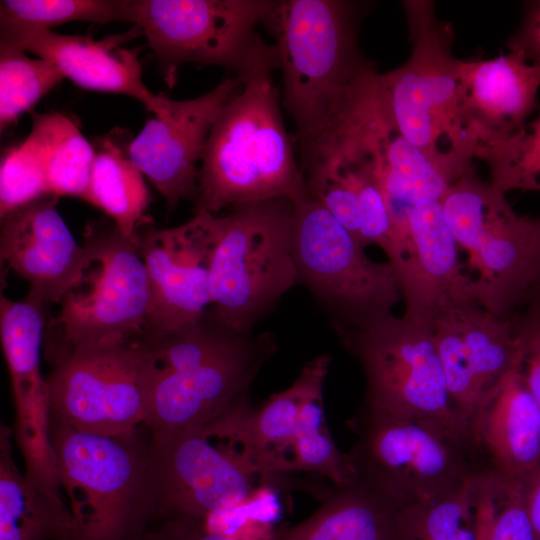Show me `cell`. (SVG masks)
Instances as JSON below:
<instances>
[{"instance_id": "cell-1", "label": "cell", "mask_w": 540, "mask_h": 540, "mask_svg": "<svg viewBox=\"0 0 540 540\" xmlns=\"http://www.w3.org/2000/svg\"><path fill=\"white\" fill-rule=\"evenodd\" d=\"M275 49L245 75L240 91L214 124L198 173L194 214L220 211L275 198L308 194L281 111V93L272 73Z\"/></svg>"}, {"instance_id": "cell-2", "label": "cell", "mask_w": 540, "mask_h": 540, "mask_svg": "<svg viewBox=\"0 0 540 540\" xmlns=\"http://www.w3.org/2000/svg\"><path fill=\"white\" fill-rule=\"evenodd\" d=\"M143 336L149 361L145 426L152 436L200 428L250 403V387L276 350L271 334L234 333L209 312L179 330Z\"/></svg>"}, {"instance_id": "cell-3", "label": "cell", "mask_w": 540, "mask_h": 540, "mask_svg": "<svg viewBox=\"0 0 540 540\" xmlns=\"http://www.w3.org/2000/svg\"><path fill=\"white\" fill-rule=\"evenodd\" d=\"M364 4L347 0H280L264 26L275 39L282 105L294 141L322 130L376 68L358 48Z\"/></svg>"}, {"instance_id": "cell-4", "label": "cell", "mask_w": 540, "mask_h": 540, "mask_svg": "<svg viewBox=\"0 0 540 540\" xmlns=\"http://www.w3.org/2000/svg\"><path fill=\"white\" fill-rule=\"evenodd\" d=\"M250 403L200 428L150 437L147 475L152 523L205 522L239 507L257 483L274 485L245 435Z\"/></svg>"}, {"instance_id": "cell-5", "label": "cell", "mask_w": 540, "mask_h": 540, "mask_svg": "<svg viewBox=\"0 0 540 540\" xmlns=\"http://www.w3.org/2000/svg\"><path fill=\"white\" fill-rule=\"evenodd\" d=\"M145 425L102 435L49 422L56 476L69 499L73 540H143L152 522Z\"/></svg>"}, {"instance_id": "cell-6", "label": "cell", "mask_w": 540, "mask_h": 540, "mask_svg": "<svg viewBox=\"0 0 540 540\" xmlns=\"http://www.w3.org/2000/svg\"><path fill=\"white\" fill-rule=\"evenodd\" d=\"M349 426L356 435L345 453L351 482L401 509L434 502L469 477L490 472L470 430L395 417L362 405Z\"/></svg>"}, {"instance_id": "cell-7", "label": "cell", "mask_w": 540, "mask_h": 540, "mask_svg": "<svg viewBox=\"0 0 540 540\" xmlns=\"http://www.w3.org/2000/svg\"><path fill=\"white\" fill-rule=\"evenodd\" d=\"M412 51L400 67L376 78L379 103L393 127L433 159L467 172L474 144L459 115L458 59L453 32L431 1H404Z\"/></svg>"}, {"instance_id": "cell-8", "label": "cell", "mask_w": 540, "mask_h": 540, "mask_svg": "<svg viewBox=\"0 0 540 540\" xmlns=\"http://www.w3.org/2000/svg\"><path fill=\"white\" fill-rule=\"evenodd\" d=\"M293 201L241 204L225 215L210 268L209 315L237 334L253 326L299 284L293 244Z\"/></svg>"}, {"instance_id": "cell-9", "label": "cell", "mask_w": 540, "mask_h": 540, "mask_svg": "<svg viewBox=\"0 0 540 540\" xmlns=\"http://www.w3.org/2000/svg\"><path fill=\"white\" fill-rule=\"evenodd\" d=\"M442 207L458 247L467 252L476 302L498 317H513L540 274V217L517 214L505 193L473 170L451 186Z\"/></svg>"}, {"instance_id": "cell-10", "label": "cell", "mask_w": 540, "mask_h": 540, "mask_svg": "<svg viewBox=\"0 0 540 540\" xmlns=\"http://www.w3.org/2000/svg\"><path fill=\"white\" fill-rule=\"evenodd\" d=\"M83 248L77 282L46 319L43 344L53 364L76 347L145 332L150 289L138 239L91 224Z\"/></svg>"}, {"instance_id": "cell-11", "label": "cell", "mask_w": 540, "mask_h": 540, "mask_svg": "<svg viewBox=\"0 0 540 540\" xmlns=\"http://www.w3.org/2000/svg\"><path fill=\"white\" fill-rule=\"evenodd\" d=\"M293 244L299 282L333 319L338 332L365 329L403 301L391 262H376L309 193L294 200Z\"/></svg>"}, {"instance_id": "cell-12", "label": "cell", "mask_w": 540, "mask_h": 540, "mask_svg": "<svg viewBox=\"0 0 540 540\" xmlns=\"http://www.w3.org/2000/svg\"><path fill=\"white\" fill-rule=\"evenodd\" d=\"M276 0H126L127 18L145 35L169 86L185 63L245 75L275 46L256 32Z\"/></svg>"}, {"instance_id": "cell-13", "label": "cell", "mask_w": 540, "mask_h": 540, "mask_svg": "<svg viewBox=\"0 0 540 540\" xmlns=\"http://www.w3.org/2000/svg\"><path fill=\"white\" fill-rule=\"evenodd\" d=\"M338 335L364 371L362 406L470 430L450 398L431 321L392 314L368 328Z\"/></svg>"}, {"instance_id": "cell-14", "label": "cell", "mask_w": 540, "mask_h": 540, "mask_svg": "<svg viewBox=\"0 0 540 540\" xmlns=\"http://www.w3.org/2000/svg\"><path fill=\"white\" fill-rule=\"evenodd\" d=\"M49 422L119 435L145 425L149 361L144 336L72 349L45 378Z\"/></svg>"}, {"instance_id": "cell-15", "label": "cell", "mask_w": 540, "mask_h": 540, "mask_svg": "<svg viewBox=\"0 0 540 540\" xmlns=\"http://www.w3.org/2000/svg\"><path fill=\"white\" fill-rule=\"evenodd\" d=\"M308 193L363 246L391 258L393 231L374 158L349 106L313 136L294 141Z\"/></svg>"}, {"instance_id": "cell-16", "label": "cell", "mask_w": 540, "mask_h": 540, "mask_svg": "<svg viewBox=\"0 0 540 540\" xmlns=\"http://www.w3.org/2000/svg\"><path fill=\"white\" fill-rule=\"evenodd\" d=\"M225 215L199 212L176 227L150 225L138 234V251L150 289L146 334L179 330L200 321L211 305L210 268Z\"/></svg>"}, {"instance_id": "cell-17", "label": "cell", "mask_w": 540, "mask_h": 540, "mask_svg": "<svg viewBox=\"0 0 540 540\" xmlns=\"http://www.w3.org/2000/svg\"><path fill=\"white\" fill-rule=\"evenodd\" d=\"M242 86L238 76L226 77L199 97L169 99L165 113L147 121L129 143L130 160L162 194L169 211L184 199L194 200L210 132Z\"/></svg>"}, {"instance_id": "cell-18", "label": "cell", "mask_w": 540, "mask_h": 540, "mask_svg": "<svg viewBox=\"0 0 540 540\" xmlns=\"http://www.w3.org/2000/svg\"><path fill=\"white\" fill-rule=\"evenodd\" d=\"M513 317L467 301L444 307L432 320L450 398L468 424L517 361Z\"/></svg>"}, {"instance_id": "cell-19", "label": "cell", "mask_w": 540, "mask_h": 540, "mask_svg": "<svg viewBox=\"0 0 540 540\" xmlns=\"http://www.w3.org/2000/svg\"><path fill=\"white\" fill-rule=\"evenodd\" d=\"M46 312L42 304L28 296L12 301L1 294V343L11 377L14 435L24 458V474L59 488L49 436L46 382L40 370Z\"/></svg>"}, {"instance_id": "cell-20", "label": "cell", "mask_w": 540, "mask_h": 540, "mask_svg": "<svg viewBox=\"0 0 540 540\" xmlns=\"http://www.w3.org/2000/svg\"><path fill=\"white\" fill-rule=\"evenodd\" d=\"M458 249L442 202H426L410 210L389 260L400 281L405 315L432 322L446 306L476 302Z\"/></svg>"}, {"instance_id": "cell-21", "label": "cell", "mask_w": 540, "mask_h": 540, "mask_svg": "<svg viewBox=\"0 0 540 540\" xmlns=\"http://www.w3.org/2000/svg\"><path fill=\"white\" fill-rule=\"evenodd\" d=\"M375 81L376 76L356 95L351 115L374 158L394 241L413 207L442 202L451 186L470 171L439 162L407 141L386 117Z\"/></svg>"}, {"instance_id": "cell-22", "label": "cell", "mask_w": 540, "mask_h": 540, "mask_svg": "<svg viewBox=\"0 0 540 540\" xmlns=\"http://www.w3.org/2000/svg\"><path fill=\"white\" fill-rule=\"evenodd\" d=\"M0 35V46L21 49L49 60L64 77L80 87L133 97L156 117L166 111L169 98L155 95L146 87L137 54L120 46L142 35L137 26L101 40L59 34L51 29L1 28Z\"/></svg>"}, {"instance_id": "cell-23", "label": "cell", "mask_w": 540, "mask_h": 540, "mask_svg": "<svg viewBox=\"0 0 540 540\" xmlns=\"http://www.w3.org/2000/svg\"><path fill=\"white\" fill-rule=\"evenodd\" d=\"M57 202L54 195L44 196L1 218V260L29 282L28 297L46 311L77 282L84 258Z\"/></svg>"}, {"instance_id": "cell-24", "label": "cell", "mask_w": 540, "mask_h": 540, "mask_svg": "<svg viewBox=\"0 0 540 540\" xmlns=\"http://www.w3.org/2000/svg\"><path fill=\"white\" fill-rule=\"evenodd\" d=\"M459 115L476 148L523 125L537 103L540 68L516 51L457 61ZM474 148V150H475Z\"/></svg>"}, {"instance_id": "cell-25", "label": "cell", "mask_w": 540, "mask_h": 540, "mask_svg": "<svg viewBox=\"0 0 540 540\" xmlns=\"http://www.w3.org/2000/svg\"><path fill=\"white\" fill-rule=\"evenodd\" d=\"M469 428L490 472L522 480L540 464V409L523 383L518 357Z\"/></svg>"}, {"instance_id": "cell-26", "label": "cell", "mask_w": 540, "mask_h": 540, "mask_svg": "<svg viewBox=\"0 0 540 540\" xmlns=\"http://www.w3.org/2000/svg\"><path fill=\"white\" fill-rule=\"evenodd\" d=\"M331 358L322 354L307 362L295 381L253 409L245 422V435L254 458L274 485L291 474L296 443L309 426L308 402L324 387Z\"/></svg>"}, {"instance_id": "cell-27", "label": "cell", "mask_w": 540, "mask_h": 540, "mask_svg": "<svg viewBox=\"0 0 540 540\" xmlns=\"http://www.w3.org/2000/svg\"><path fill=\"white\" fill-rule=\"evenodd\" d=\"M13 435L0 425V540H73V517L60 489L19 471Z\"/></svg>"}, {"instance_id": "cell-28", "label": "cell", "mask_w": 540, "mask_h": 540, "mask_svg": "<svg viewBox=\"0 0 540 540\" xmlns=\"http://www.w3.org/2000/svg\"><path fill=\"white\" fill-rule=\"evenodd\" d=\"M401 508L352 481L333 486L308 518L277 530L269 540H401Z\"/></svg>"}, {"instance_id": "cell-29", "label": "cell", "mask_w": 540, "mask_h": 540, "mask_svg": "<svg viewBox=\"0 0 540 540\" xmlns=\"http://www.w3.org/2000/svg\"><path fill=\"white\" fill-rule=\"evenodd\" d=\"M112 132L97 141L88 187L82 199L108 214L128 239L137 240L139 229L151 222L145 215L150 202L142 172L133 164Z\"/></svg>"}, {"instance_id": "cell-30", "label": "cell", "mask_w": 540, "mask_h": 540, "mask_svg": "<svg viewBox=\"0 0 540 540\" xmlns=\"http://www.w3.org/2000/svg\"><path fill=\"white\" fill-rule=\"evenodd\" d=\"M29 135L39 148L51 195L82 198L95 150L78 125L62 113L35 114Z\"/></svg>"}, {"instance_id": "cell-31", "label": "cell", "mask_w": 540, "mask_h": 540, "mask_svg": "<svg viewBox=\"0 0 540 540\" xmlns=\"http://www.w3.org/2000/svg\"><path fill=\"white\" fill-rule=\"evenodd\" d=\"M476 474L442 498L403 508L401 540H482L481 477Z\"/></svg>"}, {"instance_id": "cell-32", "label": "cell", "mask_w": 540, "mask_h": 540, "mask_svg": "<svg viewBox=\"0 0 540 540\" xmlns=\"http://www.w3.org/2000/svg\"><path fill=\"white\" fill-rule=\"evenodd\" d=\"M474 157L487 164L500 191H540V112L506 137L477 145Z\"/></svg>"}, {"instance_id": "cell-33", "label": "cell", "mask_w": 540, "mask_h": 540, "mask_svg": "<svg viewBox=\"0 0 540 540\" xmlns=\"http://www.w3.org/2000/svg\"><path fill=\"white\" fill-rule=\"evenodd\" d=\"M0 124H13L65 77L47 59L30 58L25 51L0 46Z\"/></svg>"}, {"instance_id": "cell-34", "label": "cell", "mask_w": 540, "mask_h": 540, "mask_svg": "<svg viewBox=\"0 0 540 540\" xmlns=\"http://www.w3.org/2000/svg\"><path fill=\"white\" fill-rule=\"evenodd\" d=\"M126 18V0L0 1L1 28L50 29L73 21L105 24Z\"/></svg>"}, {"instance_id": "cell-35", "label": "cell", "mask_w": 540, "mask_h": 540, "mask_svg": "<svg viewBox=\"0 0 540 540\" xmlns=\"http://www.w3.org/2000/svg\"><path fill=\"white\" fill-rule=\"evenodd\" d=\"M482 540H537L521 480L496 473L481 477Z\"/></svg>"}, {"instance_id": "cell-36", "label": "cell", "mask_w": 540, "mask_h": 540, "mask_svg": "<svg viewBox=\"0 0 540 540\" xmlns=\"http://www.w3.org/2000/svg\"><path fill=\"white\" fill-rule=\"evenodd\" d=\"M51 195L39 148L29 135L9 149L0 169V215Z\"/></svg>"}, {"instance_id": "cell-37", "label": "cell", "mask_w": 540, "mask_h": 540, "mask_svg": "<svg viewBox=\"0 0 540 540\" xmlns=\"http://www.w3.org/2000/svg\"><path fill=\"white\" fill-rule=\"evenodd\" d=\"M518 344V369L528 392L540 409V295L513 317Z\"/></svg>"}, {"instance_id": "cell-38", "label": "cell", "mask_w": 540, "mask_h": 540, "mask_svg": "<svg viewBox=\"0 0 540 540\" xmlns=\"http://www.w3.org/2000/svg\"><path fill=\"white\" fill-rule=\"evenodd\" d=\"M143 540H239L210 530L204 522L190 519H167L152 523Z\"/></svg>"}, {"instance_id": "cell-39", "label": "cell", "mask_w": 540, "mask_h": 540, "mask_svg": "<svg viewBox=\"0 0 540 540\" xmlns=\"http://www.w3.org/2000/svg\"><path fill=\"white\" fill-rule=\"evenodd\" d=\"M507 47L540 68V1L528 4L518 29L507 41Z\"/></svg>"}, {"instance_id": "cell-40", "label": "cell", "mask_w": 540, "mask_h": 540, "mask_svg": "<svg viewBox=\"0 0 540 540\" xmlns=\"http://www.w3.org/2000/svg\"><path fill=\"white\" fill-rule=\"evenodd\" d=\"M525 505L540 540V464L521 480Z\"/></svg>"}, {"instance_id": "cell-41", "label": "cell", "mask_w": 540, "mask_h": 540, "mask_svg": "<svg viewBox=\"0 0 540 540\" xmlns=\"http://www.w3.org/2000/svg\"><path fill=\"white\" fill-rule=\"evenodd\" d=\"M536 295H540V274H539V277H538V280H537V283H536V286H535V289L533 291V294H532L531 298L536 296Z\"/></svg>"}]
</instances>
